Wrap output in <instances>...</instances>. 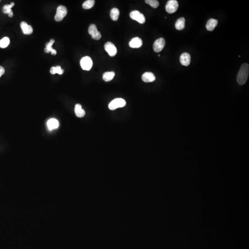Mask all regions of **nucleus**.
Listing matches in <instances>:
<instances>
[{"mask_svg": "<svg viewBox=\"0 0 249 249\" xmlns=\"http://www.w3.org/2000/svg\"><path fill=\"white\" fill-rule=\"evenodd\" d=\"M142 79L144 82H153L156 80V77L152 72H146L142 75Z\"/></svg>", "mask_w": 249, "mask_h": 249, "instance_id": "12", "label": "nucleus"}, {"mask_svg": "<svg viewBox=\"0 0 249 249\" xmlns=\"http://www.w3.org/2000/svg\"><path fill=\"white\" fill-rule=\"evenodd\" d=\"M185 21L186 19L183 17L179 19L175 23V28L179 30L184 29L185 27Z\"/></svg>", "mask_w": 249, "mask_h": 249, "instance_id": "18", "label": "nucleus"}, {"mask_svg": "<svg viewBox=\"0 0 249 249\" xmlns=\"http://www.w3.org/2000/svg\"><path fill=\"white\" fill-rule=\"evenodd\" d=\"M143 44V41L140 38L134 37L129 42V46L132 48H139L141 47Z\"/></svg>", "mask_w": 249, "mask_h": 249, "instance_id": "13", "label": "nucleus"}, {"mask_svg": "<svg viewBox=\"0 0 249 249\" xmlns=\"http://www.w3.org/2000/svg\"><path fill=\"white\" fill-rule=\"evenodd\" d=\"M75 113L78 117L82 118L85 116L86 112L83 109L81 106L79 104H77L75 107Z\"/></svg>", "mask_w": 249, "mask_h": 249, "instance_id": "16", "label": "nucleus"}, {"mask_svg": "<svg viewBox=\"0 0 249 249\" xmlns=\"http://www.w3.org/2000/svg\"><path fill=\"white\" fill-rule=\"evenodd\" d=\"M14 6V2H12L10 5H5L3 8V9H2L4 14H8L12 11L11 8Z\"/></svg>", "mask_w": 249, "mask_h": 249, "instance_id": "24", "label": "nucleus"}, {"mask_svg": "<svg viewBox=\"0 0 249 249\" xmlns=\"http://www.w3.org/2000/svg\"><path fill=\"white\" fill-rule=\"evenodd\" d=\"M110 15L112 20L114 21H117L120 15V11L118 8H113L111 10Z\"/></svg>", "mask_w": 249, "mask_h": 249, "instance_id": "20", "label": "nucleus"}, {"mask_svg": "<svg viewBox=\"0 0 249 249\" xmlns=\"http://www.w3.org/2000/svg\"><path fill=\"white\" fill-rule=\"evenodd\" d=\"M105 50L108 52V54L111 57H114L117 53V50L115 45L111 42H108L104 45Z\"/></svg>", "mask_w": 249, "mask_h": 249, "instance_id": "8", "label": "nucleus"}, {"mask_svg": "<svg viewBox=\"0 0 249 249\" xmlns=\"http://www.w3.org/2000/svg\"><path fill=\"white\" fill-rule=\"evenodd\" d=\"M68 10L66 7L62 5H60L57 8V14L54 17L55 21L57 22L61 21L67 15Z\"/></svg>", "mask_w": 249, "mask_h": 249, "instance_id": "3", "label": "nucleus"}, {"mask_svg": "<svg viewBox=\"0 0 249 249\" xmlns=\"http://www.w3.org/2000/svg\"><path fill=\"white\" fill-rule=\"evenodd\" d=\"M54 40L51 39L50 42L46 43V47L44 49V52L45 53H49L51 52L52 55H56L57 54V51L52 48V45L54 43Z\"/></svg>", "mask_w": 249, "mask_h": 249, "instance_id": "14", "label": "nucleus"}, {"mask_svg": "<svg viewBox=\"0 0 249 249\" xmlns=\"http://www.w3.org/2000/svg\"><path fill=\"white\" fill-rule=\"evenodd\" d=\"M115 76V73L114 72H107L104 73L103 79L106 82H109L114 79Z\"/></svg>", "mask_w": 249, "mask_h": 249, "instance_id": "19", "label": "nucleus"}, {"mask_svg": "<svg viewBox=\"0 0 249 249\" xmlns=\"http://www.w3.org/2000/svg\"><path fill=\"white\" fill-rule=\"evenodd\" d=\"M80 65L83 70L89 71L92 67L93 62L91 58L89 57H85L82 58L80 61Z\"/></svg>", "mask_w": 249, "mask_h": 249, "instance_id": "6", "label": "nucleus"}, {"mask_svg": "<svg viewBox=\"0 0 249 249\" xmlns=\"http://www.w3.org/2000/svg\"><path fill=\"white\" fill-rule=\"evenodd\" d=\"M5 69L2 66H0V78L2 75H3L5 73Z\"/></svg>", "mask_w": 249, "mask_h": 249, "instance_id": "26", "label": "nucleus"}, {"mask_svg": "<svg viewBox=\"0 0 249 249\" xmlns=\"http://www.w3.org/2000/svg\"><path fill=\"white\" fill-rule=\"evenodd\" d=\"M191 57L188 53H183L180 57V62L182 65L184 66H188L190 63Z\"/></svg>", "mask_w": 249, "mask_h": 249, "instance_id": "10", "label": "nucleus"}, {"mask_svg": "<svg viewBox=\"0 0 249 249\" xmlns=\"http://www.w3.org/2000/svg\"><path fill=\"white\" fill-rule=\"evenodd\" d=\"M165 45V40L163 38H160L155 42L153 45L154 50L157 53L163 50Z\"/></svg>", "mask_w": 249, "mask_h": 249, "instance_id": "9", "label": "nucleus"}, {"mask_svg": "<svg viewBox=\"0 0 249 249\" xmlns=\"http://www.w3.org/2000/svg\"><path fill=\"white\" fill-rule=\"evenodd\" d=\"M130 16L132 19L136 20L140 24H144L146 22V18L144 15L137 10H134L131 12Z\"/></svg>", "mask_w": 249, "mask_h": 249, "instance_id": "4", "label": "nucleus"}, {"mask_svg": "<svg viewBox=\"0 0 249 249\" xmlns=\"http://www.w3.org/2000/svg\"><path fill=\"white\" fill-rule=\"evenodd\" d=\"M126 101L122 98H116L109 104L108 108L111 110H114L118 108L124 107L126 105Z\"/></svg>", "mask_w": 249, "mask_h": 249, "instance_id": "2", "label": "nucleus"}, {"mask_svg": "<svg viewBox=\"0 0 249 249\" xmlns=\"http://www.w3.org/2000/svg\"><path fill=\"white\" fill-rule=\"evenodd\" d=\"M89 33L91 35L92 38L94 39L98 40L101 37V34L97 30V27L94 24H91L90 26L88 29Z\"/></svg>", "mask_w": 249, "mask_h": 249, "instance_id": "7", "label": "nucleus"}, {"mask_svg": "<svg viewBox=\"0 0 249 249\" xmlns=\"http://www.w3.org/2000/svg\"><path fill=\"white\" fill-rule=\"evenodd\" d=\"M249 74V65L247 63L242 65L238 75L237 80L238 83L240 85H243L246 82Z\"/></svg>", "mask_w": 249, "mask_h": 249, "instance_id": "1", "label": "nucleus"}, {"mask_svg": "<svg viewBox=\"0 0 249 249\" xmlns=\"http://www.w3.org/2000/svg\"><path fill=\"white\" fill-rule=\"evenodd\" d=\"M218 20L214 19H211L208 20L206 25V29L210 32H212L218 24Z\"/></svg>", "mask_w": 249, "mask_h": 249, "instance_id": "15", "label": "nucleus"}, {"mask_svg": "<svg viewBox=\"0 0 249 249\" xmlns=\"http://www.w3.org/2000/svg\"><path fill=\"white\" fill-rule=\"evenodd\" d=\"M95 3L94 0H88L83 2L82 5L83 8L85 9H90L94 6Z\"/></svg>", "mask_w": 249, "mask_h": 249, "instance_id": "22", "label": "nucleus"}, {"mask_svg": "<svg viewBox=\"0 0 249 249\" xmlns=\"http://www.w3.org/2000/svg\"><path fill=\"white\" fill-rule=\"evenodd\" d=\"M178 2L176 0H170L166 5V11L168 14H173L177 11L178 8Z\"/></svg>", "mask_w": 249, "mask_h": 249, "instance_id": "5", "label": "nucleus"}, {"mask_svg": "<svg viewBox=\"0 0 249 249\" xmlns=\"http://www.w3.org/2000/svg\"><path fill=\"white\" fill-rule=\"evenodd\" d=\"M50 72L52 74H54L55 73H58L59 74L61 75L64 72V70L61 69V66H57V67H53L51 68Z\"/></svg>", "mask_w": 249, "mask_h": 249, "instance_id": "21", "label": "nucleus"}, {"mask_svg": "<svg viewBox=\"0 0 249 249\" xmlns=\"http://www.w3.org/2000/svg\"><path fill=\"white\" fill-rule=\"evenodd\" d=\"M23 33L25 35H30L33 32V28L32 26L28 25L26 22L22 21L20 24Z\"/></svg>", "mask_w": 249, "mask_h": 249, "instance_id": "11", "label": "nucleus"}, {"mask_svg": "<svg viewBox=\"0 0 249 249\" xmlns=\"http://www.w3.org/2000/svg\"><path fill=\"white\" fill-rule=\"evenodd\" d=\"M48 128L50 130L57 128L59 126V122L55 119H51L47 122Z\"/></svg>", "mask_w": 249, "mask_h": 249, "instance_id": "17", "label": "nucleus"}, {"mask_svg": "<svg viewBox=\"0 0 249 249\" xmlns=\"http://www.w3.org/2000/svg\"><path fill=\"white\" fill-rule=\"evenodd\" d=\"M145 2L146 3L150 5L153 8H157L159 5V2L157 0H146Z\"/></svg>", "mask_w": 249, "mask_h": 249, "instance_id": "25", "label": "nucleus"}, {"mask_svg": "<svg viewBox=\"0 0 249 249\" xmlns=\"http://www.w3.org/2000/svg\"><path fill=\"white\" fill-rule=\"evenodd\" d=\"M8 15V16H9V17L12 18V17L13 16V15H14V14H13V12H12V11L11 12H10Z\"/></svg>", "mask_w": 249, "mask_h": 249, "instance_id": "27", "label": "nucleus"}, {"mask_svg": "<svg viewBox=\"0 0 249 249\" xmlns=\"http://www.w3.org/2000/svg\"><path fill=\"white\" fill-rule=\"evenodd\" d=\"M0 2H1V1H0Z\"/></svg>", "mask_w": 249, "mask_h": 249, "instance_id": "28", "label": "nucleus"}, {"mask_svg": "<svg viewBox=\"0 0 249 249\" xmlns=\"http://www.w3.org/2000/svg\"><path fill=\"white\" fill-rule=\"evenodd\" d=\"M10 44V39L8 37H4L0 40V48H5Z\"/></svg>", "mask_w": 249, "mask_h": 249, "instance_id": "23", "label": "nucleus"}]
</instances>
